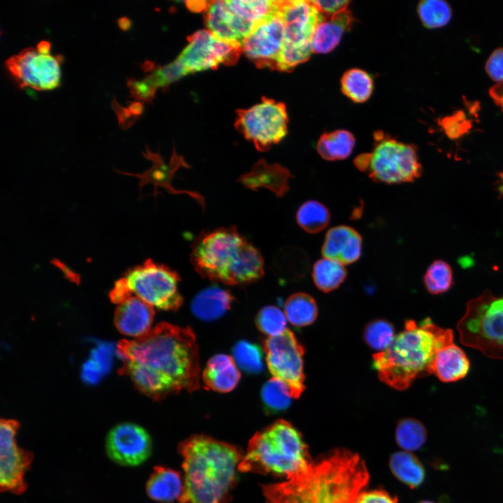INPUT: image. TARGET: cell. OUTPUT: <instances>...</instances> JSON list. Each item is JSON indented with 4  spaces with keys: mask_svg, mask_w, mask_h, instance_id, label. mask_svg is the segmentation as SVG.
Segmentation results:
<instances>
[{
    "mask_svg": "<svg viewBox=\"0 0 503 503\" xmlns=\"http://www.w3.org/2000/svg\"><path fill=\"white\" fill-rule=\"evenodd\" d=\"M183 458L180 503H228L244 454L236 446L206 435H194L179 446Z\"/></svg>",
    "mask_w": 503,
    "mask_h": 503,
    "instance_id": "cell-3",
    "label": "cell"
},
{
    "mask_svg": "<svg viewBox=\"0 0 503 503\" xmlns=\"http://www.w3.org/2000/svg\"><path fill=\"white\" fill-rule=\"evenodd\" d=\"M355 145V138L346 130L324 133L319 138L316 150L325 160H342L349 157Z\"/></svg>",
    "mask_w": 503,
    "mask_h": 503,
    "instance_id": "cell-30",
    "label": "cell"
},
{
    "mask_svg": "<svg viewBox=\"0 0 503 503\" xmlns=\"http://www.w3.org/2000/svg\"><path fill=\"white\" fill-rule=\"evenodd\" d=\"M393 474L411 488L418 487L425 478V469L416 456L409 451L393 453L389 460Z\"/></svg>",
    "mask_w": 503,
    "mask_h": 503,
    "instance_id": "cell-29",
    "label": "cell"
},
{
    "mask_svg": "<svg viewBox=\"0 0 503 503\" xmlns=\"http://www.w3.org/2000/svg\"><path fill=\"white\" fill-rule=\"evenodd\" d=\"M354 503H398V498L383 490L361 491Z\"/></svg>",
    "mask_w": 503,
    "mask_h": 503,
    "instance_id": "cell-46",
    "label": "cell"
},
{
    "mask_svg": "<svg viewBox=\"0 0 503 503\" xmlns=\"http://www.w3.org/2000/svg\"><path fill=\"white\" fill-rule=\"evenodd\" d=\"M277 13L284 27L283 45L311 47V38L324 15L312 1H279Z\"/></svg>",
    "mask_w": 503,
    "mask_h": 503,
    "instance_id": "cell-17",
    "label": "cell"
},
{
    "mask_svg": "<svg viewBox=\"0 0 503 503\" xmlns=\"http://www.w3.org/2000/svg\"><path fill=\"white\" fill-rule=\"evenodd\" d=\"M180 280L175 271L148 258L129 269L116 281L109 297L113 303L119 305L136 296L152 307L175 311L183 302L177 287Z\"/></svg>",
    "mask_w": 503,
    "mask_h": 503,
    "instance_id": "cell-7",
    "label": "cell"
},
{
    "mask_svg": "<svg viewBox=\"0 0 503 503\" xmlns=\"http://www.w3.org/2000/svg\"><path fill=\"white\" fill-rule=\"evenodd\" d=\"M354 164L374 182L386 184L414 182L422 174L415 146L380 133L372 152L358 156Z\"/></svg>",
    "mask_w": 503,
    "mask_h": 503,
    "instance_id": "cell-9",
    "label": "cell"
},
{
    "mask_svg": "<svg viewBox=\"0 0 503 503\" xmlns=\"http://www.w3.org/2000/svg\"><path fill=\"white\" fill-rule=\"evenodd\" d=\"M240 377L234 359L223 353L214 355L209 359L202 374L205 388L219 393L233 390Z\"/></svg>",
    "mask_w": 503,
    "mask_h": 503,
    "instance_id": "cell-25",
    "label": "cell"
},
{
    "mask_svg": "<svg viewBox=\"0 0 503 503\" xmlns=\"http://www.w3.org/2000/svg\"><path fill=\"white\" fill-rule=\"evenodd\" d=\"M393 326L382 319L370 321L365 328L363 338L365 343L374 350L382 351L392 342L395 337Z\"/></svg>",
    "mask_w": 503,
    "mask_h": 503,
    "instance_id": "cell-40",
    "label": "cell"
},
{
    "mask_svg": "<svg viewBox=\"0 0 503 503\" xmlns=\"http://www.w3.org/2000/svg\"><path fill=\"white\" fill-rule=\"evenodd\" d=\"M442 330L429 318L420 325L407 320L404 330L391 344L372 356L379 379L395 390L403 391L416 379L432 374Z\"/></svg>",
    "mask_w": 503,
    "mask_h": 503,
    "instance_id": "cell-5",
    "label": "cell"
},
{
    "mask_svg": "<svg viewBox=\"0 0 503 503\" xmlns=\"http://www.w3.org/2000/svg\"><path fill=\"white\" fill-rule=\"evenodd\" d=\"M36 48L41 54H50L51 43L48 41L43 40L37 44Z\"/></svg>",
    "mask_w": 503,
    "mask_h": 503,
    "instance_id": "cell-53",
    "label": "cell"
},
{
    "mask_svg": "<svg viewBox=\"0 0 503 503\" xmlns=\"http://www.w3.org/2000/svg\"><path fill=\"white\" fill-rule=\"evenodd\" d=\"M427 431L419 421L407 418L401 420L396 427L395 440L405 451L418 450L425 444Z\"/></svg>",
    "mask_w": 503,
    "mask_h": 503,
    "instance_id": "cell-36",
    "label": "cell"
},
{
    "mask_svg": "<svg viewBox=\"0 0 503 503\" xmlns=\"http://www.w3.org/2000/svg\"><path fill=\"white\" fill-rule=\"evenodd\" d=\"M342 92L356 103H363L371 96L373 81L370 75L363 70L351 68L341 79Z\"/></svg>",
    "mask_w": 503,
    "mask_h": 503,
    "instance_id": "cell-35",
    "label": "cell"
},
{
    "mask_svg": "<svg viewBox=\"0 0 503 503\" xmlns=\"http://www.w3.org/2000/svg\"><path fill=\"white\" fill-rule=\"evenodd\" d=\"M119 373L129 376L140 392L155 400L180 392L168 378L157 371L136 362L124 360Z\"/></svg>",
    "mask_w": 503,
    "mask_h": 503,
    "instance_id": "cell-23",
    "label": "cell"
},
{
    "mask_svg": "<svg viewBox=\"0 0 503 503\" xmlns=\"http://www.w3.org/2000/svg\"><path fill=\"white\" fill-rule=\"evenodd\" d=\"M117 353L147 366L170 380L179 391L198 389L200 366L196 336L189 327L159 323L133 340H122Z\"/></svg>",
    "mask_w": 503,
    "mask_h": 503,
    "instance_id": "cell-2",
    "label": "cell"
},
{
    "mask_svg": "<svg viewBox=\"0 0 503 503\" xmlns=\"http://www.w3.org/2000/svg\"><path fill=\"white\" fill-rule=\"evenodd\" d=\"M205 10L207 29L220 39L236 45L242 47L256 27L239 17L227 1H209Z\"/></svg>",
    "mask_w": 503,
    "mask_h": 503,
    "instance_id": "cell-18",
    "label": "cell"
},
{
    "mask_svg": "<svg viewBox=\"0 0 503 503\" xmlns=\"http://www.w3.org/2000/svg\"><path fill=\"white\" fill-rule=\"evenodd\" d=\"M284 43V27L277 11L258 24L245 38L242 52L258 68L275 69Z\"/></svg>",
    "mask_w": 503,
    "mask_h": 503,
    "instance_id": "cell-16",
    "label": "cell"
},
{
    "mask_svg": "<svg viewBox=\"0 0 503 503\" xmlns=\"http://www.w3.org/2000/svg\"><path fill=\"white\" fill-rule=\"evenodd\" d=\"M300 227L310 234H316L326 228L330 221L328 209L321 203L311 200L302 203L296 212Z\"/></svg>",
    "mask_w": 503,
    "mask_h": 503,
    "instance_id": "cell-33",
    "label": "cell"
},
{
    "mask_svg": "<svg viewBox=\"0 0 503 503\" xmlns=\"http://www.w3.org/2000/svg\"><path fill=\"white\" fill-rule=\"evenodd\" d=\"M61 54H41L35 48H27L5 61L7 71L20 88L52 90L61 83Z\"/></svg>",
    "mask_w": 503,
    "mask_h": 503,
    "instance_id": "cell-12",
    "label": "cell"
},
{
    "mask_svg": "<svg viewBox=\"0 0 503 503\" xmlns=\"http://www.w3.org/2000/svg\"><path fill=\"white\" fill-rule=\"evenodd\" d=\"M285 314L277 307L265 306L258 313L256 318V326L259 330L270 337L282 334L286 328Z\"/></svg>",
    "mask_w": 503,
    "mask_h": 503,
    "instance_id": "cell-42",
    "label": "cell"
},
{
    "mask_svg": "<svg viewBox=\"0 0 503 503\" xmlns=\"http://www.w3.org/2000/svg\"><path fill=\"white\" fill-rule=\"evenodd\" d=\"M469 367L467 356L453 342L452 330L443 328L432 365V374L442 381L453 382L464 378Z\"/></svg>",
    "mask_w": 503,
    "mask_h": 503,
    "instance_id": "cell-20",
    "label": "cell"
},
{
    "mask_svg": "<svg viewBox=\"0 0 503 503\" xmlns=\"http://www.w3.org/2000/svg\"><path fill=\"white\" fill-rule=\"evenodd\" d=\"M453 283L451 266L442 260L432 262L424 275L426 289L432 294H439L448 291Z\"/></svg>",
    "mask_w": 503,
    "mask_h": 503,
    "instance_id": "cell-41",
    "label": "cell"
},
{
    "mask_svg": "<svg viewBox=\"0 0 503 503\" xmlns=\"http://www.w3.org/2000/svg\"><path fill=\"white\" fill-rule=\"evenodd\" d=\"M287 124L285 105L263 97L260 103L237 112L235 126L258 151L263 152L286 136Z\"/></svg>",
    "mask_w": 503,
    "mask_h": 503,
    "instance_id": "cell-10",
    "label": "cell"
},
{
    "mask_svg": "<svg viewBox=\"0 0 503 503\" xmlns=\"http://www.w3.org/2000/svg\"><path fill=\"white\" fill-rule=\"evenodd\" d=\"M291 177L285 167L278 163L268 164L264 159H261L249 173L242 175L239 181L247 188L256 190L263 187L280 197L289 191V179Z\"/></svg>",
    "mask_w": 503,
    "mask_h": 503,
    "instance_id": "cell-24",
    "label": "cell"
},
{
    "mask_svg": "<svg viewBox=\"0 0 503 503\" xmlns=\"http://www.w3.org/2000/svg\"><path fill=\"white\" fill-rule=\"evenodd\" d=\"M486 68L493 80L503 82V48L492 53L486 62Z\"/></svg>",
    "mask_w": 503,
    "mask_h": 503,
    "instance_id": "cell-45",
    "label": "cell"
},
{
    "mask_svg": "<svg viewBox=\"0 0 503 503\" xmlns=\"http://www.w3.org/2000/svg\"><path fill=\"white\" fill-rule=\"evenodd\" d=\"M108 457L115 463L133 467L144 462L152 451V441L147 432L132 423H122L113 427L105 441Z\"/></svg>",
    "mask_w": 503,
    "mask_h": 503,
    "instance_id": "cell-15",
    "label": "cell"
},
{
    "mask_svg": "<svg viewBox=\"0 0 503 503\" xmlns=\"http://www.w3.org/2000/svg\"><path fill=\"white\" fill-rule=\"evenodd\" d=\"M111 107L117 117L119 126L123 129L130 128L138 118L134 116L127 108L122 106L113 97L111 101Z\"/></svg>",
    "mask_w": 503,
    "mask_h": 503,
    "instance_id": "cell-49",
    "label": "cell"
},
{
    "mask_svg": "<svg viewBox=\"0 0 503 503\" xmlns=\"http://www.w3.org/2000/svg\"><path fill=\"white\" fill-rule=\"evenodd\" d=\"M126 108L137 117H139L143 112V104L138 101H130Z\"/></svg>",
    "mask_w": 503,
    "mask_h": 503,
    "instance_id": "cell-51",
    "label": "cell"
},
{
    "mask_svg": "<svg viewBox=\"0 0 503 503\" xmlns=\"http://www.w3.org/2000/svg\"><path fill=\"white\" fill-rule=\"evenodd\" d=\"M369 479L358 453L336 449L304 471L263 490L266 503H354Z\"/></svg>",
    "mask_w": 503,
    "mask_h": 503,
    "instance_id": "cell-1",
    "label": "cell"
},
{
    "mask_svg": "<svg viewBox=\"0 0 503 503\" xmlns=\"http://www.w3.org/2000/svg\"><path fill=\"white\" fill-rule=\"evenodd\" d=\"M231 8L241 18L256 26L275 14L279 1L226 0Z\"/></svg>",
    "mask_w": 503,
    "mask_h": 503,
    "instance_id": "cell-34",
    "label": "cell"
},
{
    "mask_svg": "<svg viewBox=\"0 0 503 503\" xmlns=\"http://www.w3.org/2000/svg\"><path fill=\"white\" fill-rule=\"evenodd\" d=\"M265 360L273 377L282 381L292 398H298L305 390L304 347L294 334L286 329L264 342Z\"/></svg>",
    "mask_w": 503,
    "mask_h": 503,
    "instance_id": "cell-11",
    "label": "cell"
},
{
    "mask_svg": "<svg viewBox=\"0 0 503 503\" xmlns=\"http://www.w3.org/2000/svg\"><path fill=\"white\" fill-rule=\"evenodd\" d=\"M457 328L462 344L503 360V297L487 290L470 300Z\"/></svg>",
    "mask_w": 503,
    "mask_h": 503,
    "instance_id": "cell-8",
    "label": "cell"
},
{
    "mask_svg": "<svg viewBox=\"0 0 503 503\" xmlns=\"http://www.w3.org/2000/svg\"><path fill=\"white\" fill-rule=\"evenodd\" d=\"M143 155L145 158L152 161L153 163L152 166L145 172L142 173H131L121 172L117 170L116 171L124 175H131L138 178L140 180V189L143 186L147 184H152L154 186L153 194L155 196L157 195V189L159 187L165 189L170 194H187L191 198L196 199L204 209L205 201L201 194L197 192L188 190H177L172 185L171 182L177 170L180 168V167H189L181 156H178L174 152L170 162L166 163L159 154L152 152L147 147L146 152L143 153Z\"/></svg>",
    "mask_w": 503,
    "mask_h": 503,
    "instance_id": "cell-19",
    "label": "cell"
},
{
    "mask_svg": "<svg viewBox=\"0 0 503 503\" xmlns=\"http://www.w3.org/2000/svg\"><path fill=\"white\" fill-rule=\"evenodd\" d=\"M20 428L13 419H1L0 487L1 492L22 494L27 488L24 475L33 460V455L17 446L15 437Z\"/></svg>",
    "mask_w": 503,
    "mask_h": 503,
    "instance_id": "cell-14",
    "label": "cell"
},
{
    "mask_svg": "<svg viewBox=\"0 0 503 503\" xmlns=\"http://www.w3.org/2000/svg\"><path fill=\"white\" fill-rule=\"evenodd\" d=\"M233 359L244 371L258 374L263 370V351L256 344L239 341L233 349Z\"/></svg>",
    "mask_w": 503,
    "mask_h": 503,
    "instance_id": "cell-39",
    "label": "cell"
},
{
    "mask_svg": "<svg viewBox=\"0 0 503 503\" xmlns=\"http://www.w3.org/2000/svg\"><path fill=\"white\" fill-rule=\"evenodd\" d=\"M312 461L301 434L289 422L280 419L252 437L238 470L288 479L306 469Z\"/></svg>",
    "mask_w": 503,
    "mask_h": 503,
    "instance_id": "cell-6",
    "label": "cell"
},
{
    "mask_svg": "<svg viewBox=\"0 0 503 503\" xmlns=\"http://www.w3.org/2000/svg\"><path fill=\"white\" fill-rule=\"evenodd\" d=\"M417 10L423 25L430 29L446 25L452 15L450 6L440 0L422 1L418 3Z\"/></svg>",
    "mask_w": 503,
    "mask_h": 503,
    "instance_id": "cell-38",
    "label": "cell"
},
{
    "mask_svg": "<svg viewBox=\"0 0 503 503\" xmlns=\"http://www.w3.org/2000/svg\"><path fill=\"white\" fill-rule=\"evenodd\" d=\"M419 503H434V502H430V501H422V502H419Z\"/></svg>",
    "mask_w": 503,
    "mask_h": 503,
    "instance_id": "cell-55",
    "label": "cell"
},
{
    "mask_svg": "<svg viewBox=\"0 0 503 503\" xmlns=\"http://www.w3.org/2000/svg\"><path fill=\"white\" fill-rule=\"evenodd\" d=\"M352 22L353 17L348 10L331 17L324 16L311 38L312 52L323 54L335 49Z\"/></svg>",
    "mask_w": 503,
    "mask_h": 503,
    "instance_id": "cell-26",
    "label": "cell"
},
{
    "mask_svg": "<svg viewBox=\"0 0 503 503\" xmlns=\"http://www.w3.org/2000/svg\"><path fill=\"white\" fill-rule=\"evenodd\" d=\"M234 300L228 290L210 286L200 291L193 299L191 308L193 314L203 321H212L221 317Z\"/></svg>",
    "mask_w": 503,
    "mask_h": 503,
    "instance_id": "cell-27",
    "label": "cell"
},
{
    "mask_svg": "<svg viewBox=\"0 0 503 503\" xmlns=\"http://www.w3.org/2000/svg\"><path fill=\"white\" fill-rule=\"evenodd\" d=\"M154 315L152 306L141 299L131 296L119 304L114 323L122 334L139 337L150 330Z\"/></svg>",
    "mask_w": 503,
    "mask_h": 503,
    "instance_id": "cell-22",
    "label": "cell"
},
{
    "mask_svg": "<svg viewBox=\"0 0 503 503\" xmlns=\"http://www.w3.org/2000/svg\"><path fill=\"white\" fill-rule=\"evenodd\" d=\"M117 25L121 30L126 31L131 27V21L127 17H121L117 20Z\"/></svg>",
    "mask_w": 503,
    "mask_h": 503,
    "instance_id": "cell-54",
    "label": "cell"
},
{
    "mask_svg": "<svg viewBox=\"0 0 503 503\" xmlns=\"http://www.w3.org/2000/svg\"><path fill=\"white\" fill-rule=\"evenodd\" d=\"M105 374L101 367L92 358L86 361L82 367V379L91 384L97 383Z\"/></svg>",
    "mask_w": 503,
    "mask_h": 503,
    "instance_id": "cell-50",
    "label": "cell"
},
{
    "mask_svg": "<svg viewBox=\"0 0 503 503\" xmlns=\"http://www.w3.org/2000/svg\"><path fill=\"white\" fill-rule=\"evenodd\" d=\"M242 47L224 41L208 29L199 30L188 38V44L176 59L187 74L238 61Z\"/></svg>",
    "mask_w": 503,
    "mask_h": 503,
    "instance_id": "cell-13",
    "label": "cell"
},
{
    "mask_svg": "<svg viewBox=\"0 0 503 503\" xmlns=\"http://www.w3.org/2000/svg\"><path fill=\"white\" fill-rule=\"evenodd\" d=\"M326 17H331L347 10L349 1H312Z\"/></svg>",
    "mask_w": 503,
    "mask_h": 503,
    "instance_id": "cell-47",
    "label": "cell"
},
{
    "mask_svg": "<svg viewBox=\"0 0 503 503\" xmlns=\"http://www.w3.org/2000/svg\"><path fill=\"white\" fill-rule=\"evenodd\" d=\"M181 476L177 472L161 466L156 467L146 484L148 496L159 502L180 500L183 492Z\"/></svg>",
    "mask_w": 503,
    "mask_h": 503,
    "instance_id": "cell-28",
    "label": "cell"
},
{
    "mask_svg": "<svg viewBox=\"0 0 503 503\" xmlns=\"http://www.w3.org/2000/svg\"><path fill=\"white\" fill-rule=\"evenodd\" d=\"M190 260L203 277L229 285L247 284L264 274L260 252L235 226L202 232L191 246Z\"/></svg>",
    "mask_w": 503,
    "mask_h": 503,
    "instance_id": "cell-4",
    "label": "cell"
},
{
    "mask_svg": "<svg viewBox=\"0 0 503 503\" xmlns=\"http://www.w3.org/2000/svg\"><path fill=\"white\" fill-rule=\"evenodd\" d=\"M261 399L269 412L277 413L288 409L291 403V396L286 385L272 377L262 387Z\"/></svg>",
    "mask_w": 503,
    "mask_h": 503,
    "instance_id": "cell-37",
    "label": "cell"
},
{
    "mask_svg": "<svg viewBox=\"0 0 503 503\" xmlns=\"http://www.w3.org/2000/svg\"><path fill=\"white\" fill-rule=\"evenodd\" d=\"M284 314L293 326L302 327L312 324L316 320L318 307L315 300L310 295L296 293L286 300Z\"/></svg>",
    "mask_w": 503,
    "mask_h": 503,
    "instance_id": "cell-31",
    "label": "cell"
},
{
    "mask_svg": "<svg viewBox=\"0 0 503 503\" xmlns=\"http://www.w3.org/2000/svg\"><path fill=\"white\" fill-rule=\"evenodd\" d=\"M363 239L353 228L339 225L330 228L325 236L321 248L324 258L340 262L343 265L358 260L362 252Z\"/></svg>",
    "mask_w": 503,
    "mask_h": 503,
    "instance_id": "cell-21",
    "label": "cell"
},
{
    "mask_svg": "<svg viewBox=\"0 0 503 503\" xmlns=\"http://www.w3.org/2000/svg\"><path fill=\"white\" fill-rule=\"evenodd\" d=\"M92 359L94 360L106 373L112 364V347L107 344H101L91 353Z\"/></svg>",
    "mask_w": 503,
    "mask_h": 503,
    "instance_id": "cell-48",
    "label": "cell"
},
{
    "mask_svg": "<svg viewBox=\"0 0 503 503\" xmlns=\"http://www.w3.org/2000/svg\"><path fill=\"white\" fill-rule=\"evenodd\" d=\"M491 92L492 96L503 108V83H500V85L493 87Z\"/></svg>",
    "mask_w": 503,
    "mask_h": 503,
    "instance_id": "cell-52",
    "label": "cell"
},
{
    "mask_svg": "<svg viewBox=\"0 0 503 503\" xmlns=\"http://www.w3.org/2000/svg\"><path fill=\"white\" fill-rule=\"evenodd\" d=\"M126 86L129 89L130 96L138 101L150 102L154 98L156 91V89L144 78L138 80L134 78H128Z\"/></svg>",
    "mask_w": 503,
    "mask_h": 503,
    "instance_id": "cell-44",
    "label": "cell"
},
{
    "mask_svg": "<svg viewBox=\"0 0 503 503\" xmlns=\"http://www.w3.org/2000/svg\"><path fill=\"white\" fill-rule=\"evenodd\" d=\"M187 75L181 64L174 61L156 68L150 74L144 78L155 89L166 87L170 84Z\"/></svg>",
    "mask_w": 503,
    "mask_h": 503,
    "instance_id": "cell-43",
    "label": "cell"
},
{
    "mask_svg": "<svg viewBox=\"0 0 503 503\" xmlns=\"http://www.w3.org/2000/svg\"><path fill=\"white\" fill-rule=\"evenodd\" d=\"M347 271L344 265L333 259L323 258L313 265L312 278L316 286L328 293L337 289L345 280Z\"/></svg>",
    "mask_w": 503,
    "mask_h": 503,
    "instance_id": "cell-32",
    "label": "cell"
}]
</instances>
